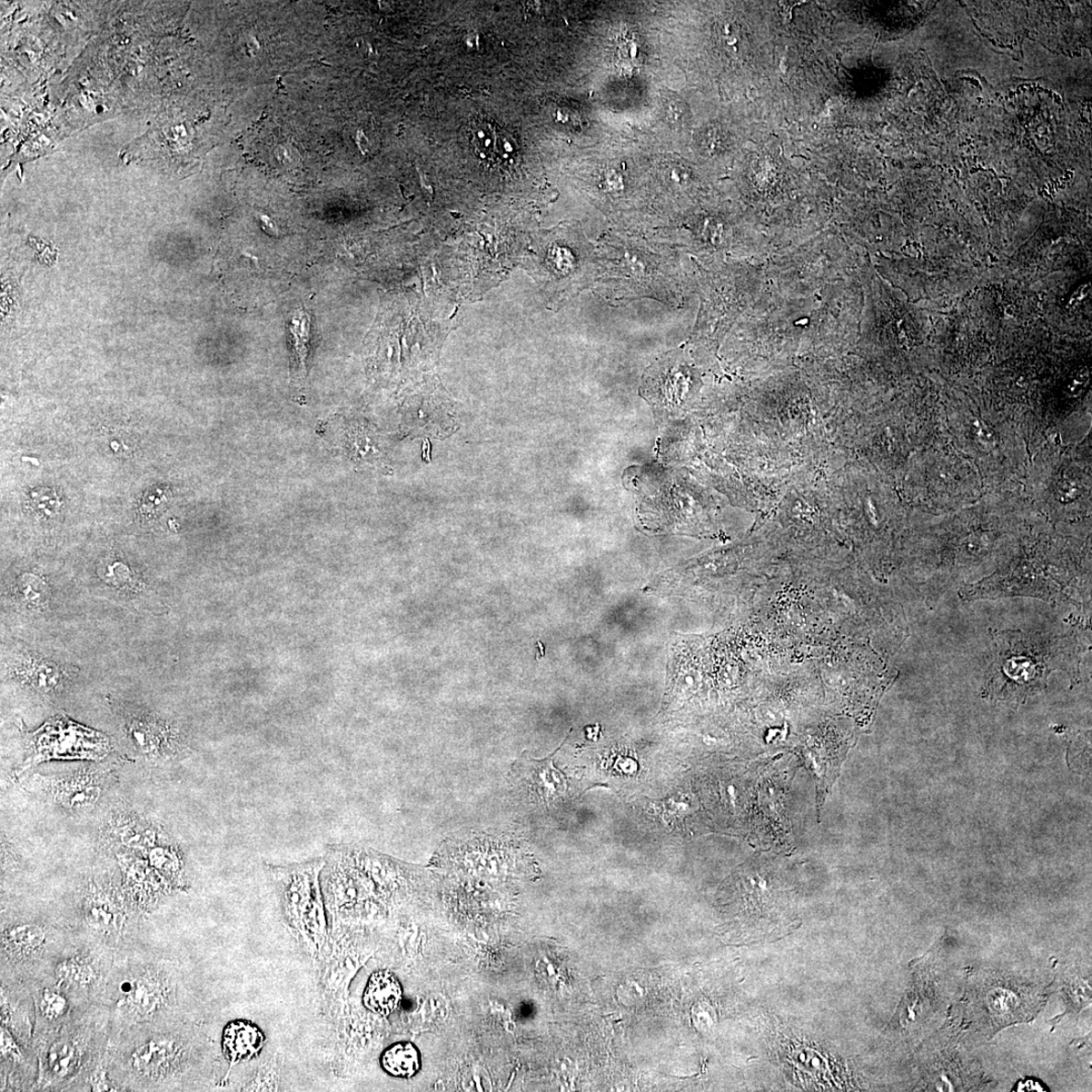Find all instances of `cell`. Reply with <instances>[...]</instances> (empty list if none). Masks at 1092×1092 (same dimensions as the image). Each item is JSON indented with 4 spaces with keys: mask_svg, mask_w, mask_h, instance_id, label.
<instances>
[{
    "mask_svg": "<svg viewBox=\"0 0 1092 1092\" xmlns=\"http://www.w3.org/2000/svg\"><path fill=\"white\" fill-rule=\"evenodd\" d=\"M402 998L403 989L398 978L389 970H379L367 981L362 1002L373 1014L388 1017L399 1008Z\"/></svg>",
    "mask_w": 1092,
    "mask_h": 1092,
    "instance_id": "11",
    "label": "cell"
},
{
    "mask_svg": "<svg viewBox=\"0 0 1092 1092\" xmlns=\"http://www.w3.org/2000/svg\"><path fill=\"white\" fill-rule=\"evenodd\" d=\"M382 1067L396 1078H411L421 1068L418 1049L410 1042H399L386 1049L381 1059Z\"/></svg>",
    "mask_w": 1092,
    "mask_h": 1092,
    "instance_id": "12",
    "label": "cell"
},
{
    "mask_svg": "<svg viewBox=\"0 0 1092 1092\" xmlns=\"http://www.w3.org/2000/svg\"><path fill=\"white\" fill-rule=\"evenodd\" d=\"M67 1008L66 998L51 990H45L39 999V1009L49 1020H55L63 1016Z\"/></svg>",
    "mask_w": 1092,
    "mask_h": 1092,
    "instance_id": "20",
    "label": "cell"
},
{
    "mask_svg": "<svg viewBox=\"0 0 1092 1092\" xmlns=\"http://www.w3.org/2000/svg\"><path fill=\"white\" fill-rule=\"evenodd\" d=\"M283 1069V1056L275 1053L257 1070L254 1077L247 1082L242 1091H279L281 1090Z\"/></svg>",
    "mask_w": 1092,
    "mask_h": 1092,
    "instance_id": "16",
    "label": "cell"
},
{
    "mask_svg": "<svg viewBox=\"0 0 1092 1092\" xmlns=\"http://www.w3.org/2000/svg\"><path fill=\"white\" fill-rule=\"evenodd\" d=\"M31 787L62 808L83 810L93 808L102 796V780L94 769H83L72 775L32 778Z\"/></svg>",
    "mask_w": 1092,
    "mask_h": 1092,
    "instance_id": "3",
    "label": "cell"
},
{
    "mask_svg": "<svg viewBox=\"0 0 1092 1092\" xmlns=\"http://www.w3.org/2000/svg\"><path fill=\"white\" fill-rule=\"evenodd\" d=\"M0 1052L7 1060L19 1061L22 1058V1052L16 1040L4 1026L0 1029Z\"/></svg>",
    "mask_w": 1092,
    "mask_h": 1092,
    "instance_id": "21",
    "label": "cell"
},
{
    "mask_svg": "<svg viewBox=\"0 0 1092 1092\" xmlns=\"http://www.w3.org/2000/svg\"><path fill=\"white\" fill-rule=\"evenodd\" d=\"M468 138L475 156L485 162L509 164L519 155L518 143L514 137L491 122L474 121Z\"/></svg>",
    "mask_w": 1092,
    "mask_h": 1092,
    "instance_id": "5",
    "label": "cell"
},
{
    "mask_svg": "<svg viewBox=\"0 0 1092 1092\" xmlns=\"http://www.w3.org/2000/svg\"><path fill=\"white\" fill-rule=\"evenodd\" d=\"M309 317L299 312L293 320L292 336L294 339L295 373L297 380L306 375V361L307 355V342H309Z\"/></svg>",
    "mask_w": 1092,
    "mask_h": 1092,
    "instance_id": "17",
    "label": "cell"
},
{
    "mask_svg": "<svg viewBox=\"0 0 1092 1092\" xmlns=\"http://www.w3.org/2000/svg\"><path fill=\"white\" fill-rule=\"evenodd\" d=\"M59 986L86 987L96 980L97 973L91 961L82 957L68 958L55 970Z\"/></svg>",
    "mask_w": 1092,
    "mask_h": 1092,
    "instance_id": "14",
    "label": "cell"
},
{
    "mask_svg": "<svg viewBox=\"0 0 1092 1092\" xmlns=\"http://www.w3.org/2000/svg\"><path fill=\"white\" fill-rule=\"evenodd\" d=\"M325 858L292 865H267L279 892L283 913L297 944L319 967L330 946V928L323 897L321 874Z\"/></svg>",
    "mask_w": 1092,
    "mask_h": 1092,
    "instance_id": "2",
    "label": "cell"
},
{
    "mask_svg": "<svg viewBox=\"0 0 1092 1092\" xmlns=\"http://www.w3.org/2000/svg\"><path fill=\"white\" fill-rule=\"evenodd\" d=\"M1071 648L1069 640L1041 633H1000L986 687L1000 700L1024 699L1045 686L1049 674L1072 653Z\"/></svg>",
    "mask_w": 1092,
    "mask_h": 1092,
    "instance_id": "1",
    "label": "cell"
},
{
    "mask_svg": "<svg viewBox=\"0 0 1092 1092\" xmlns=\"http://www.w3.org/2000/svg\"><path fill=\"white\" fill-rule=\"evenodd\" d=\"M29 506H31L36 515L42 518H54L61 507V504L56 498L55 494L45 490L34 493Z\"/></svg>",
    "mask_w": 1092,
    "mask_h": 1092,
    "instance_id": "19",
    "label": "cell"
},
{
    "mask_svg": "<svg viewBox=\"0 0 1092 1092\" xmlns=\"http://www.w3.org/2000/svg\"><path fill=\"white\" fill-rule=\"evenodd\" d=\"M605 183L610 187L615 188V190H618V188L621 187V177L617 172L609 171L605 174Z\"/></svg>",
    "mask_w": 1092,
    "mask_h": 1092,
    "instance_id": "25",
    "label": "cell"
},
{
    "mask_svg": "<svg viewBox=\"0 0 1092 1092\" xmlns=\"http://www.w3.org/2000/svg\"><path fill=\"white\" fill-rule=\"evenodd\" d=\"M91 1086L94 1091H116V1087L107 1080L103 1070L96 1071V1074L91 1079Z\"/></svg>",
    "mask_w": 1092,
    "mask_h": 1092,
    "instance_id": "23",
    "label": "cell"
},
{
    "mask_svg": "<svg viewBox=\"0 0 1092 1092\" xmlns=\"http://www.w3.org/2000/svg\"><path fill=\"white\" fill-rule=\"evenodd\" d=\"M126 729L135 748L146 756L161 758L174 751L173 733L156 719L139 714L128 719Z\"/></svg>",
    "mask_w": 1092,
    "mask_h": 1092,
    "instance_id": "8",
    "label": "cell"
},
{
    "mask_svg": "<svg viewBox=\"0 0 1092 1092\" xmlns=\"http://www.w3.org/2000/svg\"><path fill=\"white\" fill-rule=\"evenodd\" d=\"M46 931L35 923H24L4 932V945L17 955H31L44 945Z\"/></svg>",
    "mask_w": 1092,
    "mask_h": 1092,
    "instance_id": "13",
    "label": "cell"
},
{
    "mask_svg": "<svg viewBox=\"0 0 1092 1092\" xmlns=\"http://www.w3.org/2000/svg\"><path fill=\"white\" fill-rule=\"evenodd\" d=\"M1015 1088L1017 1089L1014 1091H1046L1043 1086H1042L1040 1082L1035 1079L1022 1080L1020 1082V1084H1018L1017 1086H1015Z\"/></svg>",
    "mask_w": 1092,
    "mask_h": 1092,
    "instance_id": "24",
    "label": "cell"
},
{
    "mask_svg": "<svg viewBox=\"0 0 1092 1092\" xmlns=\"http://www.w3.org/2000/svg\"><path fill=\"white\" fill-rule=\"evenodd\" d=\"M82 1052L72 1041L62 1040L50 1047L47 1064L53 1075L63 1078L73 1074L81 1064Z\"/></svg>",
    "mask_w": 1092,
    "mask_h": 1092,
    "instance_id": "15",
    "label": "cell"
},
{
    "mask_svg": "<svg viewBox=\"0 0 1092 1092\" xmlns=\"http://www.w3.org/2000/svg\"><path fill=\"white\" fill-rule=\"evenodd\" d=\"M84 915L88 925L103 934L117 931L124 919L122 903L116 891L99 886H95L89 890Z\"/></svg>",
    "mask_w": 1092,
    "mask_h": 1092,
    "instance_id": "9",
    "label": "cell"
},
{
    "mask_svg": "<svg viewBox=\"0 0 1092 1092\" xmlns=\"http://www.w3.org/2000/svg\"><path fill=\"white\" fill-rule=\"evenodd\" d=\"M185 1054L181 1042L173 1038H157L138 1047L131 1055L130 1064L139 1075L162 1078L180 1067Z\"/></svg>",
    "mask_w": 1092,
    "mask_h": 1092,
    "instance_id": "4",
    "label": "cell"
},
{
    "mask_svg": "<svg viewBox=\"0 0 1092 1092\" xmlns=\"http://www.w3.org/2000/svg\"><path fill=\"white\" fill-rule=\"evenodd\" d=\"M681 112H682L681 107L678 104H671L670 108H669V114H670V117L673 118V120H679Z\"/></svg>",
    "mask_w": 1092,
    "mask_h": 1092,
    "instance_id": "26",
    "label": "cell"
},
{
    "mask_svg": "<svg viewBox=\"0 0 1092 1092\" xmlns=\"http://www.w3.org/2000/svg\"><path fill=\"white\" fill-rule=\"evenodd\" d=\"M265 1044L262 1030L248 1020L230 1021L224 1030L223 1052L229 1071L244 1061H251L261 1054Z\"/></svg>",
    "mask_w": 1092,
    "mask_h": 1092,
    "instance_id": "7",
    "label": "cell"
},
{
    "mask_svg": "<svg viewBox=\"0 0 1092 1092\" xmlns=\"http://www.w3.org/2000/svg\"><path fill=\"white\" fill-rule=\"evenodd\" d=\"M18 596L28 607H42L49 597L46 583L33 574H26L17 584Z\"/></svg>",
    "mask_w": 1092,
    "mask_h": 1092,
    "instance_id": "18",
    "label": "cell"
},
{
    "mask_svg": "<svg viewBox=\"0 0 1092 1092\" xmlns=\"http://www.w3.org/2000/svg\"><path fill=\"white\" fill-rule=\"evenodd\" d=\"M122 1004L135 1017L152 1016L166 999V988L161 980L146 975L123 982Z\"/></svg>",
    "mask_w": 1092,
    "mask_h": 1092,
    "instance_id": "10",
    "label": "cell"
},
{
    "mask_svg": "<svg viewBox=\"0 0 1092 1092\" xmlns=\"http://www.w3.org/2000/svg\"><path fill=\"white\" fill-rule=\"evenodd\" d=\"M167 503V496L165 492L157 489L155 492L148 493L145 496L141 508L145 515L153 516L161 512Z\"/></svg>",
    "mask_w": 1092,
    "mask_h": 1092,
    "instance_id": "22",
    "label": "cell"
},
{
    "mask_svg": "<svg viewBox=\"0 0 1092 1092\" xmlns=\"http://www.w3.org/2000/svg\"><path fill=\"white\" fill-rule=\"evenodd\" d=\"M14 674L28 688L42 694L62 690L69 679L68 672L61 664L29 652L17 661Z\"/></svg>",
    "mask_w": 1092,
    "mask_h": 1092,
    "instance_id": "6",
    "label": "cell"
}]
</instances>
